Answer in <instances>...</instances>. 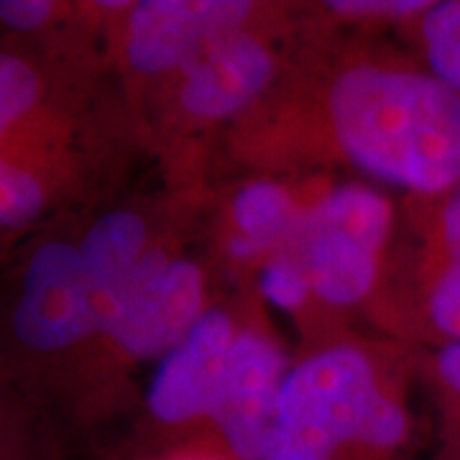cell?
<instances>
[{"instance_id": "cell-1", "label": "cell", "mask_w": 460, "mask_h": 460, "mask_svg": "<svg viewBox=\"0 0 460 460\" xmlns=\"http://www.w3.org/2000/svg\"><path fill=\"white\" fill-rule=\"evenodd\" d=\"M343 169L402 199H432L460 181V100L410 49L376 31L307 29L277 90L220 144L217 172L325 177Z\"/></svg>"}, {"instance_id": "cell-2", "label": "cell", "mask_w": 460, "mask_h": 460, "mask_svg": "<svg viewBox=\"0 0 460 460\" xmlns=\"http://www.w3.org/2000/svg\"><path fill=\"white\" fill-rule=\"evenodd\" d=\"M105 93L72 47L0 49V241L83 198L115 146L141 141L131 105Z\"/></svg>"}, {"instance_id": "cell-3", "label": "cell", "mask_w": 460, "mask_h": 460, "mask_svg": "<svg viewBox=\"0 0 460 460\" xmlns=\"http://www.w3.org/2000/svg\"><path fill=\"white\" fill-rule=\"evenodd\" d=\"M414 350L345 332L287 374L261 460H402L414 435Z\"/></svg>"}, {"instance_id": "cell-4", "label": "cell", "mask_w": 460, "mask_h": 460, "mask_svg": "<svg viewBox=\"0 0 460 460\" xmlns=\"http://www.w3.org/2000/svg\"><path fill=\"white\" fill-rule=\"evenodd\" d=\"M307 29V3H281L261 23L228 33L131 105L141 144L164 159L172 192L205 202L220 144L292 66Z\"/></svg>"}, {"instance_id": "cell-5", "label": "cell", "mask_w": 460, "mask_h": 460, "mask_svg": "<svg viewBox=\"0 0 460 460\" xmlns=\"http://www.w3.org/2000/svg\"><path fill=\"white\" fill-rule=\"evenodd\" d=\"M402 202L361 180H328L299 217L284 256L305 277L330 328L345 335L343 317L371 313L392 266Z\"/></svg>"}, {"instance_id": "cell-6", "label": "cell", "mask_w": 460, "mask_h": 460, "mask_svg": "<svg viewBox=\"0 0 460 460\" xmlns=\"http://www.w3.org/2000/svg\"><path fill=\"white\" fill-rule=\"evenodd\" d=\"M187 235H166L136 271L102 328L95 368L126 374L159 363L220 299L223 277L205 251H187Z\"/></svg>"}, {"instance_id": "cell-7", "label": "cell", "mask_w": 460, "mask_h": 460, "mask_svg": "<svg viewBox=\"0 0 460 460\" xmlns=\"http://www.w3.org/2000/svg\"><path fill=\"white\" fill-rule=\"evenodd\" d=\"M105 5V54L128 105L180 75L215 41L279 11L261 0H138Z\"/></svg>"}, {"instance_id": "cell-8", "label": "cell", "mask_w": 460, "mask_h": 460, "mask_svg": "<svg viewBox=\"0 0 460 460\" xmlns=\"http://www.w3.org/2000/svg\"><path fill=\"white\" fill-rule=\"evenodd\" d=\"M8 332L36 366H95L100 320L84 279L80 230H51L29 243L13 279Z\"/></svg>"}, {"instance_id": "cell-9", "label": "cell", "mask_w": 460, "mask_h": 460, "mask_svg": "<svg viewBox=\"0 0 460 460\" xmlns=\"http://www.w3.org/2000/svg\"><path fill=\"white\" fill-rule=\"evenodd\" d=\"M241 314L243 287L235 296H220L156 363L144 396V458L177 445L210 443V420Z\"/></svg>"}, {"instance_id": "cell-10", "label": "cell", "mask_w": 460, "mask_h": 460, "mask_svg": "<svg viewBox=\"0 0 460 460\" xmlns=\"http://www.w3.org/2000/svg\"><path fill=\"white\" fill-rule=\"evenodd\" d=\"M328 177H281V174H228L215 181L205 199L208 220L205 253L223 279L241 287L259 274L292 238L299 217Z\"/></svg>"}, {"instance_id": "cell-11", "label": "cell", "mask_w": 460, "mask_h": 460, "mask_svg": "<svg viewBox=\"0 0 460 460\" xmlns=\"http://www.w3.org/2000/svg\"><path fill=\"white\" fill-rule=\"evenodd\" d=\"M292 358L263 313V302L243 287V314L230 345L210 420V443L235 460H261L277 417Z\"/></svg>"}, {"instance_id": "cell-12", "label": "cell", "mask_w": 460, "mask_h": 460, "mask_svg": "<svg viewBox=\"0 0 460 460\" xmlns=\"http://www.w3.org/2000/svg\"><path fill=\"white\" fill-rule=\"evenodd\" d=\"M366 317L384 338L411 350L460 343V261L392 263Z\"/></svg>"}, {"instance_id": "cell-13", "label": "cell", "mask_w": 460, "mask_h": 460, "mask_svg": "<svg viewBox=\"0 0 460 460\" xmlns=\"http://www.w3.org/2000/svg\"><path fill=\"white\" fill-rule=\"evenodd\" d=\"M460 261V181L432 199H402L392 263L435 266Z\"/></svg>"}, {"instance_id": "cell-14", "label": "cell", "mask_w": 460, "mask_h": 460, "mask_svg": "<svg viewBox=\"0 0 460 460\" xmlns=\"http://www.w3.org/2000/svg\"><path fill=\"white\" fill-rule=\"evenodd\" d=\"M399 33L429 75L460 100V0H432Z\"/></svg>"}, {"instance_id": "cell-15", "label": "cell", "mask_w": 460, "mask_h": 460, "mask_svg": "<svg viewBox=\"0 0 460 460\" xmlns=\"http://www.w3.org/2000/svg\"><path fill=\"white\" fill-rule=\"evenodd\" d=\"M432 0H325L313 3L314 13L345 29L376 31V29H404L422 16Z\"/></svg>"}, {"instance_id": "cell-16", "label": "cell", "mask_w": 460, "mask_h": 460, "mask_svg": "<svg viewBox=\"0 0 460 460\" xmlns=\"http://www.w3.org/2000/svg\"><path fill=\"white\" fill-rule=\"evenodd\" d=\"M417 376L425 378L443 417V445L460 443V343L414 350Z\"/></svg>"}, {"instance_id": "cell-17", "label": "cell", "mask_w": 460, "mask_h": 460, "mask_svg": "<svg viewBox=\"0 0 460 460\" xmlns=\"http://www.w3.org/2000/svg\"><path fill=\"white\" fill-rule=\"evenodd\" d=\"M84 13L83 5L51 0H0V26L18 36L41 39L72 31V21Z\"/></svg>"}, {"instance_id": "cell-18", "label": "cell", "mask_w": 460, "mask_h": 460, "mask_svg": "<svg viewBox=\"0 0 460 460\" xmlns=\"http://www.w3.org/2000/svg\"><path fill=\"white\" fill-rule=\"evenodd\" d=\"M0 460H39L31 422L11 402H0Z\"/></svg>"}, {"instance_id": "cell-19", "label": "cell", "mask_w": 460, "mask_h": 460, "mask_svg": "<svg viewBox=\"0 0 460 460\" xmlns=\"http://www.w3.org/2000/svg\"><path fill=\"white\" fill-rule=\"evenodd\" d=\"M141 460H235L230 458L226 450H220L217 445L213 443H187L177 445V447H169V450H162V453H154L148 458Z\"/></svg>"}, {"instance_id": "cell-20", "label": "cell", "mask_w": 460, "mask_h": 460, "mask_svg": "<svg viewBox=\"0 0 460 460\" xmlns=\"http://www.w3.org/2000/svg\"><path fill=\"white\" fill-rule=\"evenodd\" d=\"M438 460H460V450H456V453H447V456H440Z\"/></svg>"}]
</instances>
